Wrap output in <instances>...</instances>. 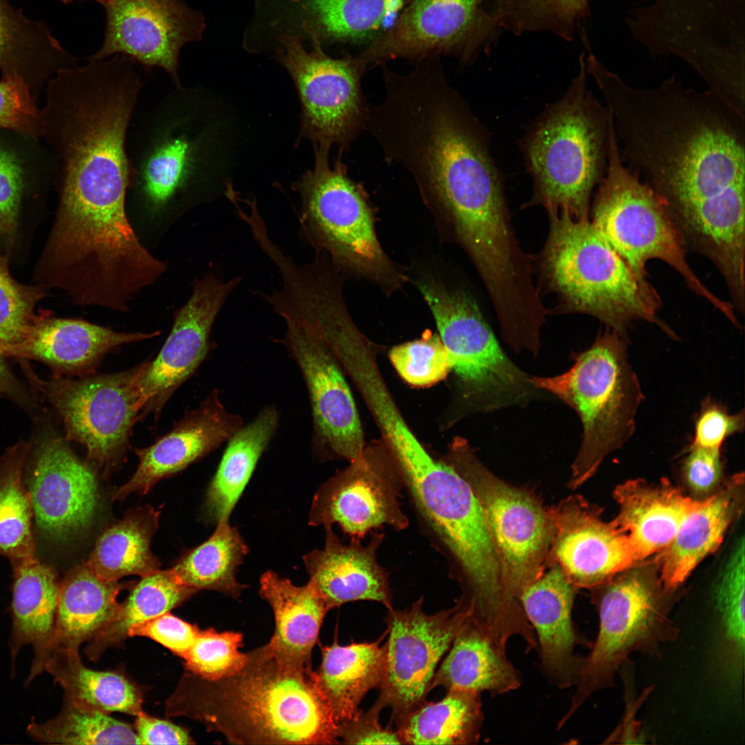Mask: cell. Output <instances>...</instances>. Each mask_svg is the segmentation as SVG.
<instances>
[{"label":"cell","instance_id":"obj_1","mask_svg":"<svg viewBox=\"0 0 745 745\" xmlns=\"http://www.w3.org/2000/svg\"><path fill=\"white\" fill-rule=\"evenodd\" d=\"M588 74L609 110L624 163L669 210L745 196V115L674 75L650 88L601 61Z\"/></svg>","mask_w":745,"mask_h":745},{"label":"cell","instance_id":"obj_2","mask_svg":"<svg viewBox=\"0 0 745 745\" xmlns=\"http://www.w3.org/2000/svg\"><path fill=\"white\" fill-rule=\"evenodd\" d=\"M170 716L197 720L237 744H336L338 725L312 666L292 664L266 643L232 675L187 672L166 703Z\"/></svg>","mask_w":745,"mask_h":745},{"label":"cell","instance_id":"obj_3","mask_svg":"<svg viewBox=\"0 0 745 745\" xmlns=\"http://www.w3.org/2000/svg\"><path fill=\"white\" fill-rule=\"evenodd\" d=\"M579 66L564 95L531 123L521 146L533 183L528 205L585 221L606 174L613 119L588 88L584 53Z\"/></svg>","mask_w":745,"mask_h":745},{"label":"cell","instance_id":"obj_4","mask_svg":"<svg viewBox=\"0 0 745 745\" xmlns=\"http://www.w3.org/2000/svg\"><path fill=\"white\" fill-rule=\"evenodd\" d=\"M547 212L542 275L562 312L588 315L624 335L631 322L643 320L675 337L659 317L662 301L657 290L633 272L592 222Z\"/></svg>","mask_w":745,"mask_h":745},{"label":"cell","instance_id":"obj_5","mask_svg":"<svg viewBox=\"0 0 745 745\" xmlns=\"http://www.w3.org/2000/svg\"><path fill=\"white\" fill-rule=\"evenodd\" d=\"M431 538L459 574V598L477 616L505 609L499 562L481 504L467 480L428 452L399 468Z\"/></svg>","mask_w":745,"mask_h":745},{"label":"cell","instance_id":"obj_6","mask_svg":"<svg viewBox=\"0 0 745 745\" xmlns=\"http://www.w3.org/2000/svg\"><path fill=\"white\" fill-rule=\"evenodd\" d=\"M626 23L650 57L683 60L745 115V0H653Z\"/></svg>","mask_w":745,"mask_h":745},{"label":"cell","instance_id":"obj_7","mask_svg":"<svg viewBox=\"0 0 745 745\" xmlns=\"http://www.w3.org/2000/svg\"><path fill=\"white\" fill-rule=\"evenodd\" d=\"M610 330L597 337L564 373L531 376L537 388L567 404L581 420L582 441L568 484L572 489L592 477L605 457L628 441L644 398L628 359L625 335Z\"/></svg>","mask_w":745,"mask_h":745},{"label":"cell","instance_id":"obj_8","mask_svg":"<svg viewBox=\"0 0 745 745\" xmlns=\"http://www.w3.org/2000/svg\"><path fill=\"white\" fill-rule=\"evenodd\" d=\"M641 563L591 589L599 630L582 657L570 707L559 728L590 695L614 686L617 672L632 653L659 657L662 646L678 638L679 628L670 616L676 591L664 588L655 561Z\"/></svg>","mask_w":745,"mask_h":745},{"label":"cell","instance_id":"obj_9","mask_svg":"<svg viewBox=\"0 0 745 745\" xmlns=\"http://www.w3.org/2000/svg\"><path fill=\"white\" fill-rule=\"evenodd\" d=\"M592 223L641 279H648L649 261L659 259L675 270L687 287L732 324L737 321L731 302L703 284L686 257L680 234L662 199L622 161L613 123L606 174L592 206Z\"/></svg>","mask_w":745,"mask_h":745},{"label":"cell","instance_id":"obj_10","mask_svg":"<svg viewBox=\"0 0 745 745\" xmlns=\"http://www.w3.org/2000/svg\"><path fill=\"white\" fill-rule=\"evenodd\" d=\"M314 150L313 168L292 185L301 199L299 223L305 239L335 268L362 276L388 291L400 287L405 277L378 241L364 188L350 177L341 156L330 166V151Z\"/></svg>","mask_w":745,"mask_h":745},{"label":"cell","instance_id":"obj_11","mask_svg":"<svg viewBox=\"0 0 745 745\" xmlns=\"http://www.w3.org/2000/svg\"><path fill=\"white\" fill-rule=\"evenodd\" d=\"M415 285L450 356L465 413H487L547 397L504 352L471 297L430 276Z\"/></svg>","mask_w":745,"mask_h":745},{"label":"cell","instance_id":"obj_12","mask_svg":"<svg viewBox=\"0 0 745 745\" xmlns=\"http://www.w3.org/2000/svg\"><path fill=\"white\" fill-rule=\"evenodd\" d=\"M203 105L196 90L175 87L129 129L128 192L155 211L208 177L211 141Z\"/></svg>","mask_w":745,"mask_h":745},{"label":"cell","instance_id":"obj_13","mask_svg":"<svg viewBox=\"0 0 745 745\" xmlns=\"http://www.w3.org/2000/svg\"><path fill=\"white\" fill-rule=\"evenodd\" d=\"M445 459L475 493L497 551L505 599L523 610L522 591L549 564L552 524L547 508L530 491L494 475L463 439L452 444Z\"/></svg>","mask_w":745,"mask_h":745},{"label":"cell","instance_id":"obj_14","mask_svg":"<svg viewBox=\"0 0 745 745\" xmlns=\"http://www.w3.org/2000/svg\"><path fill=\"white\" fill-rule=\"evenodd\" d=\"M312 37L313 49L308 51L298 37H283L278 60L291 76L298 94V139H306L314 148L328 151L335 146L342 157L366 131L370 108L361 80L367 67L355 56L335 59L327 55Z\"/></svg>","mask_w":745,"mask_h":745},{"label":"cell","instance_id":"obj_15","mask_svg":"<svg viewBox=\"0 0 745 745\" xmlns=\"http://www.w3.org/2000/svg\"><path fill=\"white\" fill-rule=\"evenodd\" d=\"M490 0H410L393 23L356 57L367 68L404 59L451 56L462 65L489 50L501 30Z\"/></svg>","mask_w":745,"mask_h":745},{"label":"cell","instance_id":"obj_16","mask_svg":"<svg viewBox=\"0 0 745 745\" xmlns=\"http://www.w3.org/2000/svg\"><path fill=\"white\" fill-rule=\"evenodd\" d=\"M141 364L113 374L95 372L37 381L59 415L65 439L83 445L90 464L110 470L130 447L139 408L134 388Z\"/></svg>","mask_w":745,"mask_h":745},{"label":"cell","instance_id":"obj_17","mask_svg":"<svg viewBox=\"0 0 745 745\" xmlns=\"http://www.w3.org/2000/svg\"><path fill=\"white\" fill-rule=\"evenodd\" d=\"M421 597L404 610H388L385 670L377 699L395 721L426 700L436 668L470 616L462 604L427 614Z\"/></svg>","mask_w":745,"mask_h":745},{"label":"cell","instance_id":"obj_18","mask_svg":"<svg viewBox=\"0 0 745 745\" xmlns=\"http://www.w3.org/2000/svg\"><path fill=\"white\" fill-rule=\"evenodd\" d=\"M404 483L384 442L365 446L345 469L322 484L314 496L309 524H337L351 539H361L384 525L405 530L408 519L399 501Z\"/></svg>","mask_w":745,"mask_h":745},{"label":"cell","instance_id":"obj_19","mask_svg":"<svg viewBox=\"0 0 745 745\" xmlns=\"http://www.w3.org/2000/svg\"><path fill=\"white\" fill-rule=\"evenodd\" d=\"M68 441L45 431L32 443L24 467L34 539L43 544L65 542L87 528L98 506L95 470L77 457Z\"/></svg>","mask_w":745,"mask_h":745},{"label":"cell","instance_id":"obj_20","mask_svg":"<svg viewBox=\"0 0 745 745\" xmlns=\"http://www.w3.org/2000/svg\"><path fill=\"white\" fill-rule=\"evenodd\" d=\"M283 337L275 339L298 366L305 383L312 418L313 453L321 458L349 462L366 444L359 413L343 368L326 344L297 319L281 317Z\"/></svg>","mask_w":745,"mask_h":745},{"label":"cell","instance_id":"obj_21","mask_svg":"<svg viewBox=\"0 0 745 745\" xmlns=\"http://www.w3.org/2000/svg\"><path fill=\"white\" fill-rule=\"evenodd\" d=\"M241 281H224L212 272L195 280L192 295L175 315L172 328L156 358L141 364L134 388L139 419L157 417L174 392L198 369L212 348L210 333L215 319Z\"/></svg>","mask_w":745,"mask_h":745},{"label":"cell","instance_id":"obj_22","mask_svg":"<svg viewBox=\"0 0 745 745\" xmlns=\"http://www.w3.org/2000/svg\"><path fill=\"white\" fill-rule=\"evenodd\" d=\"M103 7V41L88 61L124 55L143 66L161 68L175 87H181L179 53L184 45L201 38V13L183 0H110Z\"/></svg>","mask_w":745,"mask_h":745},{"label":"cell","instance_id":"obj_23","mask_svg":"<svg viewBox=\"0 0 745 745\" xmlns=\"http://www.w3.org/2000/svg\"><path fill=\"white\" fill-rule=\"evenodd\" d=\"M552 524L550 561L577 588L592 589L640 563L626 535L602 510L578 495L547 508Z\"/></svg>","mask_w":745,"mask_h":745},{"label":"cell","instance_id":"obj_24","mask_svg":"<svg viewBox=\"0 0 745 745\" xmlns=\"http://www.w3.org/2000/svg\"><path fill=\"white\" fill-rule=\"evenodd\" d=\"M214 388L194 410L152 445L135 449L139 461L130 479L113 495L121 500L135 492L146 493L160 479L173 475L219 448L244 424L229 412Z\"/></svg>","mask_w":745,"mask_h":745},{"label":"cell","instance_id":"obj_25","mask_svg":"<svg viewBox=\"0 0 745 745\" xmlns=\"http://www.w3.org/2000/svg\"><path fill=\"white\" fill-rule=\"evenodd\" d=\"M577 589L559 566L550 562L520 595L522 609L538 639L541 669L559 688L575 685L582 660L575 653L582 641L571 617Z\"/></svg>","mask_w":745,"mask_h":745},{"label":"cell","instance_id":"obj_26","mask_svg":"<svg viewBox=\"0 0 745 745\" xmlns=\"http://www.w3.org/2000/svg\"><path fill=\"white\" fill-rule=\"evenodd\" d=\"M384 538V533L373 532L366 545L356 539L346 544L332 527L326 528L324 548L304 557L309 581L329 610L361 600L394 608L388 574L377 558Z\"/></svg>","mask_w":745,"mask_h":745},{"label":"cell","instance_id":"obj_27","mask_svg":"<svg viewBox=\"0 0 745 745\" xmlns=\"http://www.w3.org/2000/svg\"><path fill=\"white\" fill-rule=\"evenodd\" d=\"M684 248L710 260L728 289L731 304L745 309V198L669 210Z\"/></svg>","mask_w":745,"mask_h":745},{"label":"cell","instance_id":"obj_28","mask_svg":"<svg viewBox=\"0 0 745 745\" xmlns=\"http://www.w3.org/2000/svg\"><path fill=\"white\" fill-rule=\"evenodd\" d=\"M159 333L121 332L81 319L44 315L38 316L25 339L6 356L41 361L57 375L82 376L95 372L103 357L117 347Z\"/></svg>","mask_w":745,"mask_h":745},{"label":"cell","instance_id":"obj_29","mask_svg":"<svg viewBox=\"0 0 745 745\" xmlns=\"http://www.w3.org/2000/svg\"><path fill=\"white\" fill-rule=\"evenodd\" d=\"M744 475L735 474L707 498L695 500L668 547L655 562L664 588L677 591L692 571L722 544L742 508Z\"/></svg>","mask_w":745,"mask_h":745},{"label":"cell","instance_id":"obj_30","mask_svg":"<svg viewBox=\"0 0 745 745\" xmlns=\"http://www.w3.org/2000/svg\"><path fill=\"white\" fill-rule=\"evenodd\" d=\"M12 565L11 668L19 652L31 646L33 657L25 684L28 685L45 671L52 649L60 582L53 568L36 556Z\"/></svg>","mask_w":745,"mask_h":745},{"label":"cell","instance_id":"obj_31","mask_svg":"<svg viewBox=\"0 0 745 745\" xmlns=\"http://www.w3.org/2000/svg\"><path fill=\"white\" fill-rule=\"evenodd\" d=\"M613 497L618 505L613 521L639 562L668 547L695 501L668 479L628 480L616 487Z\"/></svg>","mask_w":745,"mask_h":745},{"label":"cell","instance_id":"obj_32","mask_svg":"<svg viewBox=\"0 0 745 745\" xmlns=\"http://www.w3.org/2000/svg\"><path fill=\"white\" fill-rule=\"evenodd\" d=\"M77 59L63 48L42 21L28 18L8 0H0V72L19 79L34 98L59 71L76 66Z\"/></svg>","mask_w":745,"mask_h":745},{"label":"cell","instance_id":"obj_33","mask_svg":"<svg viewBox=\"0 0 745 745\" xmlns=\"http://www.w3.org/2000/svg\"><path fill=\"white\" fill-rule=\"evenodd\" d=\"M506 646L469 617L436 670L431 690L441 686L496 695L517 689L521 679Z\"/></svg>","mask_w":745,"mask_h":745},{"label":"cell","instance_id":"obj_34","mask_svg":"<svg viewBox=\"0 0 745 745\" xmlns=\"http://www.w3.org/2000/svg\"><path fill=\"white\" fill-rule=\"evenodd\" d=\"M261 597L271 606L275 631L268 644L284 659L312 666L311 655L324 617L330 610L314 584L294 585L272 571L260 579Z\"/></svg>","mask_w":745,"mask_h":745},{"label":"cell","instance_id":"obj_35","mask_svg":"<svg viewBox=\"0 0 745 745\" xmlns=\"http://www.w3.org/2000/svg\"><path fill=\"white\" fill-rule=\"evenodd\" d=\"M321 645V661L315 673L316 684L337 725L351 718L370 690L379 688L385 670V647L381 642Z\"/></svg>","mask_w":745,"mask_h":745},{"label":"cell","instance_id":"obj_36","mask_svg":"<svg viewBox=\"0 0 745 745\" xmlns=\"http://www.w3.org/2000/svg\"><path fill=\"white\" fill-rule=\"evenodd\" d=\"M123 587L97 575L87 563L72 568L60 582L52 651L79 650L91 640L114 617Z\"/></svg>","mask_w":745,"mask_h":745},{"label":"cell","instance_id":"obj_37","mask_svg":"<svg viewBox=\"0 0 745 745\" xmlns=\"http://www.w3.org/2000/svg\"><path fill=\"white\" fill-rule=\"evenodd\" d=\"M279 421L276 407L266 406L227 441L206 497L208 513L217 524L228 522L259 459L274 437Z\"/></svg>","mask_w":745,"mask_h":745},{"label":"cell","instance_id":"obj_38","mask_svg":"<svg viewBox=\"0 0 745 745\" xmlns=\"http://www.w3.org/2000/svg\"><path fill=\"white\" fill-rule=\"evenodd\" d=\"M484 715L480 693L450 689L437 702L424 701L395 722L402 744H475Z\"/></svg>","mask_w":745,"mask_h":745},{"label":"cell","instance_id":"obj_39","mask_svg":"<svg viewBox=\"0 0 745 745\" xmlns=\"http://www.w3.org/2000/svg\"><path fill=\"white\" fill-rule=\"evenodd\" d=\"M744 546L735 545L713 592L715 661L728 688L743 691L745 657Z\"/></svg>","mask_w":745,"mask_h":745},{"label":"cell","instance_id":"obj_40","mask_svg":"<svg viewBox=\"0 0 745 745\" xmlns=\"http://www.w3.org/2000/svg\"><path fill=\"white\" fill-rule=\"evenodd\" d=\"M45 671L51 675L72 704L105 713L137 716L142 711L140 691L123 675L90 669L81 662L79 650H53Z\"/></svg>","mask_w":745,"mask_h":745},{"label":"cell","instance_id":"obj_41","mask_svg":"<svg viewBox=\"0 0 745 745\" xmlns=\"http://www.w3.org/2000/svg\"><path fill=\"white\" fill-rule=\"evenodd\" d=\"M159 513L137 509L107 529L97 540L87 564L103 579L117 582L128 575L146 576L159 570L150 550Z\"/></svg>","mask_w":745,"mask_h":745},{"label":"cell","instance_id":"obj_42","mask_svg":"<svg viewBox=\"0 0 745 745\" xmlns=\"http://www.w3.org/2000/svg\"><path fill=\"white\" fill-rule=\"evenodd\" d=\"M196 591L183 585L171 569L141 577L114 617L88 642V657L99 659L108 648L121 645L131 628L170 612Z\"/></svg>","mask_w":745,"mask_h":745},{"label":"cell","instance_id":"obj_43","mask_svg":"<svg viewBox=\"0 0 745 745\" xmlns=\"http://www.w3.org/2000/svg\"><path fill=\"white\" fill-rule=\"evenodd\" d=\"M31 446L20 441L0 458V555L11 563L36 553L32 501L23 479Z\"/></svg>","mask_w":745,"mask_h":745},{"label":"cell","instance_id":"obj_44","mask_svg":"<svg viewBox=\"0 0 745 745\" xmlns=\"http://www.w3.org/2000/svg\"><path fill=\"white\" fill-rule=\"evenodd\" d=\"M248 551L238 530L228 522H221L208 539L171 570L181 583L196 592L211 590L237 598L244 586L237 582L236 573Z\"/></svg>","mask_w":745,"mask_h":745},{"label":"cell","instance_id":"obj_45","mask_svg":"<svg viewBox=\"0 0 745 745\" xmlns=\"http://www.w3.org/2000/svg\"><path fill=\"white\" fill-rule=\"evenodd\" d=\"M410 0H305L315 32L324 39L369 44L395 21Z\"/></svg>","mask_w":745,"mask_h":745},{"label":"cell","instance_id":"obj_46","mask_svg":"<svg viewBox=\"0 0 745 745\" xmlns=\"http://www.w3.org/2000/svg\"><path fill=\"white\" fill-rule=\"evenodd\" d=\"M36 742L50 744H140L129 724L108 713L77 706L64 697L60 713L45 722L34 719L27 726Z\"/></svg>","mask_w":745,"mask_h":745},{"label":"cell","instance_id":"obj_47","mask_svg":"<svg viewBox=\"0 0 745 745\" xmlns=\"http://www.w3.org/2000/svg\"><path fill=\"white\" fill-rule=\"evenodd\" d=\"M588 14V0H508L496 12L501 29L517 34L546 31L567 41Z\"/></svg>","mask_w":745,"mask_h":745},{"label":"cell","instance_id":"obj_48","mask_svg":"<svg viewBox=\"0 0 745 745\" xmlns=\"http://www.w3.org/2000/svg\"><path fill=\"white\" fill-rule=\"evenodd\" d=\"M45 288L27 286L11 275L8 258L0 252V350L6 356L26 337L37 320L35 308Z\"/></svg>","mask_w":745,"mask_h":745},{"label":"cell","instance_id":"obj_49","mask_svg":"<svg viewBox=\"0 0 745 745\" xmlns=\"http://www.w3.org/2000/svg\"><path fill=\"white\" fill-rule=\"evenodd\" d=\"M389 358L401 379L416 387L433 386L452 370L446 347L439 336L432 333L393 347Z\"/></svg>","mask_w":745,"mask_h":745},{"label":"cell","instance_id":"obj_50","mask_svg":"<svg viewBox=\"0 0 745 745\" xmlns=\"http://www.w3.org/2000/svg\"><path fill=\"white\" fill-rule=\"evenodd\" d=\"M243 635L239 632L200 630L183 658L187 670L208 679H217L238 671L246 663L241 653Z\"/></svg>","mask_w":745,"mask_h":745},{"label":"cell","instance_id":"obj_51","mask_svg":"<svg viewBox=\"0 0 745 745\" xmlns=\"http://www.w3.org/2000/svg\"><path fill=\"white\" fill-rule=\"evenodd\" d=\"M26 177L21 156L0 137V239L8 249L14 244Z\"/></svg>","mask_w":745,"mask_h":745},{"label":"cell","instance_id":"obj_52","mask_svg":"<svg viewBox=\"0 0 745 745\" xmlns=\"http://www.w3.org/2000/svg\"><path fill=\"white\" fill-rule=\"evenodd\" d=\"M29 86L19 79L0 80V130L26 139L41 138L40 110Z\"/></svg>","mask_w":745,"mask_h":745},{"label":"cell","instance_id":"obj_53","mask_svg":"<svg viewBox=\"0 0 745 745\" xmlns=\"http://www.w3.org/2000/svg\"><path fill=\"white\" fill-rule=\"evenodd\" d=\"M744 429V410L731 415L722 404L707 397L701 404L691 444L704 448H721L728 437L742 432Z\"/></svg>","mask_w":745,"mask_h":745},{"label":"cell","instance_id":"obj_54","mask_svg":"<svg viewBox=\"0 0 745 745\" xmlns=\"http://www.w3.org/2000/svg\"><path fill=\"white\" fill-rule=\"evenodd\" d=\"M200 628L165 613L131 628L128 637L151 639L183 659L194 644Z\"/></svg>","mask_w":745,"mask_h":745},{"label":"cell","instance_id":"obj_55","mask_svg":"<svg viewBox=\"0 0 745 745\" xmlns=\"http://www.w3.org/2000/svg\"><path fill=\"white\" fill-rule=\"evenodd\" d=\"M384 708L377 700L366 711H358L351 718L338 724L337 737L347 744H402L395 729L379 723Z\"/></svg>","mask_w":745,"mask_h":745},{"label":"cell","instance_id":"obj_56","mask_svg":"<svg viewBox=\"0 0 745 745\" xmlns=\"http://www.w3.org/2000/svg\"><path fill=\"white\" fill-rule=\"evenodd\" d=\"M683 472L688 486L697 493L711 490L720 479L722 472L721 448L691 445Z\"/></svg>","mask_w":745,"mask_h":745},{"label":"cell","instance_id":"obj_57","mask_svg":"<svg viewBox=\"0 0 745 745\" xmlns=\"http://www.w3.org/2000/svg\"><path fill=\"white\" fill-rule=\"evenodd\" d=\"M622 666L620 668H622V673H624L623 674V679H624V699L626 708L619 724L607 738L606 743H643L642 740L645 739V735L642 734L640 724L637 722L635 715L638 708L652 691V687L645 689L646 691L643 692L642 695L637 697L633 691V682H631V677L629 674V659L625 661Z\"/></svg>","mask_w":745,"mask_h":745},{"label":"cell","instance_id":"obj_58","mask_svg":"<svg viewBox=\"0 0 745 745\" xmlns=\"http://www.w3.org/2000/svg\"><path fill=\"white\" fill-rule=\"evenodd\" d=\"M135 731L140 744H192L194 741L187 730L166 720L145 713L137 715Z\"/></svg>","mask_w":745,"mask_h":745},{"label":"cell","instance_id":"obj_59","mask_svg":"<svg viewBox=\"0 0 745 745\" xmlns=\"http://www.w3.org/2000/svg\"><path fill=\"white\" fill-rule=\"evenodd\" d=\"M5 357L0 350V395L15 393L18 388L17 381L6 363Z\"/></svg>","mask_w":745,"mask_h":745},{"label":"cell","instance_id":"obj_60","mask_svg":"<svg viewBox=\"0 0 745 745\" xmlns=\"http://www.w3.org/2000/svg\"><path fill=\"white\" fill-rule=\"evenodd\" d=\"M508 0H490V2L493 3V8L495 12L501 7Z\"/></svg>","mask_w":745,"mask_h":745},{"label":"cell","instance_id":"obj_61","mask_svg":"<svg viewBox=\"0 0 745 745\" xmlns=\"http://www.w3.org/2000/svg\"><path fill=\"white\" fill-rule=\"evenodd\" d=\"M60 1H62L64 3H71V2L74 1H76V0H60ZM79 1H85V0H79ZM91 1H97V2L99 3H101V5H103V6L108 2H109L110 0H91Z\"/></svg>","mask_w":745,"mask_h":745}]
</instances>
